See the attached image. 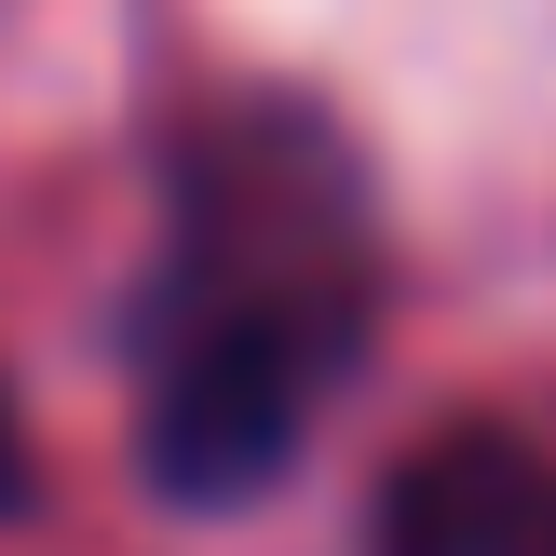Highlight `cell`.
<instances>
[{
  "mask_svg": "<svg viewBox=\"0 0 556 556\" xmlns=\"http://www.w3.org/2000/svg\"><path fill=\"white\" fill-rule=\"evenodd\" d=\"M380 231L367 177L313 109H217L177 150L163 204V271L136 299V353H271L326 394L367 340Z\"/></svg>",
  "mask_w": 556,
  "mask_h": 556,
  "instance_id": "obj_1",
  "label": "cell"
},
{
  "mask_svg": "<svg viewBox=\"0 0 556 556\" xmlns=\"http://www.w3.org/2000/svg\"><path fill=\"white\" fill-rule=\"evenodd\" d=\"M380 556H556V462L530 434H434L380 476V516H367Z\"/></svg>",
  "mask_w": 556,
  "mask_h": 556,
  "instance_id": "obj_2",
  "label": "cell"
},
{
  "mask_svg": "<svg viewBox=\"0 0 556 556\" xmlns=\"http://www.w3.org/2000/svg\"><path fill=\"white\" fill-rule=\"evenodd\" d=\"M14 489H27V448H14V407H0V516H14Z\"/></svg>",
  "mask_w": 556,
  "mask_h": 556,
  "instance_id": "obj_3",
  "label": "cell"
}]
</instances>
